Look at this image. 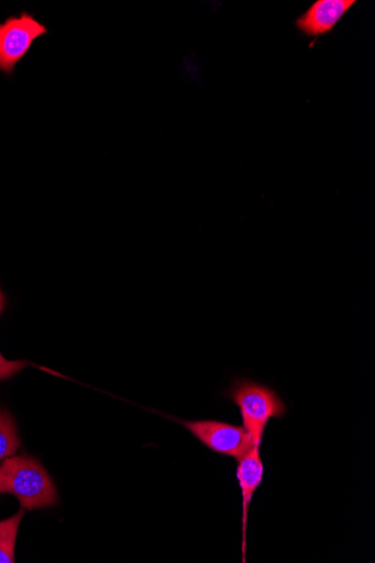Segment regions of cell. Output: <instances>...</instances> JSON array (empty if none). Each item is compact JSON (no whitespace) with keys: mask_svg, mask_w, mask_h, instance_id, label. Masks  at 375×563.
<instances>
[{"mask_svg":"<svg viewBox=\"0 0 375 563\" xmlns=\"http://www.w3.org/2000/svg\"><path fill=\"white\" fill-rule=\"evenodd\" d=\"M0 303H5L7 305V296L2 291V288H0Z\"/></svg>","mask_w":375,"mask_h":563,"instance_id":"cell-10","label":"cell"},{"mask_svg":"<svg viewBox=\"0 0 375 563\" xmlns=\"http://www.w3.org/2000/svg\"><path fill=\"white\" fill-rule=\"evenodd\" d=\"M354 4L355 0H318L296 21V26L307 36L328 34Z\"/></svg>","mask_w":375,"mask_h":563,"instance_id":"cell-5","label":"cell"},{"mask_svg":"<svg viewBox=\"0 0 375 563\" xmlns=\"http://www.w3.org/2000/svg\"><path fill=\"white\" fill-rule=\"evenodd\" d=\"M264 475V466L260 453V446L254 445L239 460L236 476L242 490L243 498V562L246 553V526L249 508L253 496L261 485Z\"/></svg>","mask_w":375,"mask_h":563,"instance_id":"cell-6","label":"cell"},{"mask_svg":"<svg viewBox=\"0 0 375 563\" xmlns=\"http://www.w3.org/2000/svg\"><path fill=\"white\" fill-rule=\"evenodd\" d=\"M47 32L46 26L27 12L0 23V71L11 76L33 43Z\"/></svg>","mask_w":375,"mask_h":563,"instance_id":"cell-3","label":"cell"},{"mask_svg":"<svg viewBox=\"0 0 375 563\" xmlns=\"http://www.w3.org/2000/svg\"><path fill=\"white\" fill-rule=\"evenodd\" d=\"M0 494H7L5 486H4L2 478H0Z\"/></svg>","mask_w":375,"mask_h":563,"instance_id":"cell-11","label":"cell"},{"mask_svg":"<svg viewBox=\"0 0 375 563\" xmlns=\"http://www.w3.org/2000/svg\"><path fill=\"white\" fill-rule=\"evenodd\" d=\"M241 412L243 428L254 445L261 446L264 431L272 420H282L287 405L272 387L247 378H235L225 393Z\"/></svg>","mask_w":375,"mask_h":563,"instance_id":"cell-1","label":"cell"},{"mask_svg":"<svg viewBox=\"0 0 375 563\" xmlns=\"http://www.w3.org/2000/svg\"><path fill=\"white\" fill-rule=\"evenodd\" d=\"M181 424L206 448L238 462L254 446L244 428L221 421H181Z\"/></svg>","mask_w":375,"mask_h":563,"instance_id":"cell-4","label":"cell"},{"mask_svg":"<svg viewBox=\"0 0 375 563\" xmlns=\"http://www.w3.org/2000/svg\"><path fill=\"white\" fill-rule=\"evenodd\" d=\"M21 443L13 416L7 408H0V462L15 455Z\"/></svg>","mask_w":375,"mask_h":563,"instance_id":"cell-7","label":"cell"},{"mask_svg":"<svg viewBox=\"0 0 375 563\" xmlns=\"http://www.w3.org/2000/svg\"><path fill=\"white\" fill-rule=\"evenodd\" d=\"M23 517L22 508L11 519L0 522V563L15 562L16 539Z\"/></svg>","mask_w":375,"mask_h":563,"instance_id":"cell-8","label":"cell"},{"mask_svg":"<svg viewBox=\"0 0 375 563\" xmlns=\"http://www.w3.org/2000/svg\"><path fill=\"white\" fill-rule=\"evenodd\" d=\"M5 303H0V314L3 313ZM29 366L26 362H11L0 352V382L8 380Z\"/></svg>","mask_w":375,"mask_h":563,"instance_id":"cell-9","label":"cell"},{"mask_svg":"<svg viewBox=\"0 0 375 563\" xmlns=\"http://www.w3.org/2000/svg\"><path fill=\"white\" fill-rule=\"evenodd\" d=\"M7 494L14 495L23 509L35 510L56 505L57 487L37 459L22 454L4 460L0 465Z\"/></svg>","mask_w":375,"mask_h":563,"instance_id":"cell-2","label":"cell"}]
</instances>
